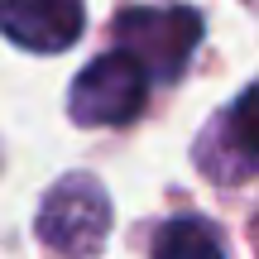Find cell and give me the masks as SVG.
Masks as SVG:
<instances>
[{
    "label": "cell",
    "instance_id": "6da1fadb",
    "mask_svg": "<svg viewBox=\"0 0 259 259\" xmlns=\"http://www.w3.org/2000/svg\"><path fill=\"white\" fill-rule=\"evenodd\" d=\"M111 34L149 82H178L202 44V15L192 5H125L111 19Z\"/></svg>",
    "mask_w": 259,
    "mask_h": 259
},
{
    "label": "cell",
    "instance_id": "7a4b0ae2",
    "mask_svg": "<svg viewBox=\"0 0 259 259\" xmlns=\"http://www.w3.org/2000/svg\"><path fill=\"white\" fill-rule=\"evenodd\" d=\"M111 235V197L92 173H67L38 206V240L63 259H92Z\"/></svg>",
    "mask_w": 259,
    "mask_h": 259
},
{
    "label": "cell",
    "instance_id": "3957f363",
    "mask_svg": "<svg viewBox=\"0 0 259 259\" xmlns=\"http://www.w3.org/2000/svg\"><path fill=\"white\" fill-rule=\"evenodd\" d=\"M144 96H149V72L125 48H115V53L92 58L77 72L72 92H67V111L77 125L106 130V125H130L144 111Z\"/></svg>",
    "mask_w": 259,
    "mask_h": 259
},
{
    "label": "cell",
    "instance_id": "277c9868",
    "mask_svg": "<svg viewBox=\"0 0 259 259\" xmlns=\"http://www.w3.org/2000/svg\"><path fill=\"white\" fill-rule=\"evenodd\" d=\"M82 0H0V34L29 53H63L82 38Z\"/></svg>",
    "mask_w": 259,
    "mask_h": 259
},
{
    "label": "cell",
    "instance_id": "5b68a950",
    "mask_svg": "<svg viewBox=\"0 0 259 259\" xmlns=\"http://www.w3.org/2000/svg\"><path fill=\"white\" fill-rule=\"evenodd\" d=\"M202 149H231L226 183H231V178L254 173V163H259V82L245 87V92L221 111V120L206 130Z\"/></svg>",
    "mask_w": 259,
    "mask_h": 259
},
{
    "label": "cell",
    "instance_id": "8992f818",
    "mask_svg": "<svg viewBox=\"0 0 259 259\" xmlns=\"http://www.w3.org/2000/svg\"><path fill=\"white\" fill-rule=\"evenodd\" d=\"M154 259H226L221 235L202 216H178V221L158 226L154 235Z\"/></svg>",
    "mask_w": 259,
    "mask_h": 259
}]
</instances>
